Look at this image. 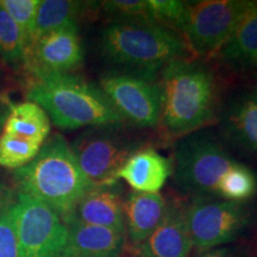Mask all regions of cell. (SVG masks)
Here are the masks:
<instances>
[{
	"mask_svg": "<svg viewBox=\"0 0 257 257\" xmlns=\"http://www.w3.org/2000/svg\"><path fill=\"white\" fill-rule=\"evenodd\" d=\"M83 55L78 25H68L32 42L25 51L23 67L34 80L63 75L78 69L83 63Z\"/></svg>",
	"mask_w": 257,
	"mask_h": 257,
	"instance_id": "cell-11",
	"label": "cell"
},
{
	"mask_svg": "<svg viewBox=\"0 0 257 257\" xmlns=\"http://www.w3.org/2000/svg\"><path fill=\"white\" fill-rule=\"evenodd\" d=\"M41 0H2L0 5L5 9L10 17L23 31L25 37V51L30 46L35 18Z\"/></svg>",
	"mask_w": 257,
	"mask_h": 257,
	"instance_id": "cell-25",
	"label": "cell"
},
{
	"mask_svg": "<svg viewBox=\"0 0 257 257\" xmlns=\"http://www.w3.org/2000/svg\"><path fill=\"white\" fill-rule=\"evenodd\" d=\"M27 98L62 130L125 124L100 88L73 74L34 80Z\"/></svg>",
	"mask_w": 257,
	"mask_h": 257,
	"instance_id": "cell-4",
	"label": "cell"
},
{
	"mask_svg": "<svg viewBox=\"0 0 257 257\" xmlns=\"http://www.w3.org/2000/svg\"><path fill=\"white\" fill-rule=\"evenodd\" d=\"M218 55L232 66L257 64V2L248 3L232 35Z\"/></svg>",
	"mask_w": 257,
	"mask_h": 257,
	"instance_id": "cell-17",
	"label": "cell"
},
{
	"mask_svg": "<svg viewBox=\"0 0 257 257\" xmlns=\"http://www.w3.org/2000/svg\"><path fill=\"white\" fill-rule=\"evenodd\" d=\"M14 216L19 257H60L67 238V225L55 211L17 192Z\"/></svg>",
	"mask_w": 257,
	"mask_h": 257,
	"instance_id": "cell-9",
	"label": "cell"
},
{
	"mask_svg": "<svg viewBox=\"0 0 257 257\" xmlns=\"http://www.w3.org/2000/svg\"><path fill=\"white\" fill-rule=\"evenodd\" d=\"M101 4L113 21H150L148 3L143 0H111Z\"/></svg>",
	"mask_w": 257,
	"mask_h": 257,
	"instance_id": "cell-26",
	"label": "cell"
},
{
	"mask_svg": "<svg viewBox=\"0 0 257 257\" xmlns=\"http://www.w3.org/2000/svg\"><path fill=\"white\" fill-rule=\"evenodd\" d=\"M234 163L217 140L193 133L176 143L173 174L179 188L188 193H217L218 182Z\"/></svg>",
	"mask_w": 257,
	"mask_h": 257,
	"instance_id": "cell-7",
	"label": "cell"
},
{
	"mask_svg": "<svg viewBox=\"0 0 257 257\" xmlns=\"http://www.w3.org/2000/svg\"><path fill=\"white\" fill-rule=\"evenodd\" d=\"M147 3L148 14L153 23L180 35L189 3L180 0H150Z\"/></svg>",
	"mask_w": 257,
	"mask_h": 257,
	"instance_id": "cell-24",
	"label": "cell"
},
{
	"mask_svg": "<svg viewBox=\"0 0 257 257\" xmlns=\"http://www.w3.org/2000/svg\"><path fill=\"white\" fill-rule=\"evenodd\" d=\"M25 37L22 29L0 5V57L14 68L23 67Z\"/></svg>",
	"mask_w": 257,
	"mask_h": 257,
	"instance_id": "cell-22",
	"label": "cell"
},
{
	"mask_svg": "<svg viewBox=\"0 0 257 257\" xmlns=\"http://www.w3.org/2000/svg\"><path fill=\"white\" fill-rule=\"evenodd\" d=\"M69 219L126 233L123 189L119 182L95 186L89 189L64 221Z\"/></svg>",
	"mask_w": 257,
	"mask_h": 257,
	"instance_id": "cell-13",
	"label": "cell"
},
{
	"mask_svg": "<svg viewBox=\"0 0 257 257\" xmlns=\"http://www.w3.org/2000/svg\"><path fill=\"white\" fill-rule=\"evenodd\" d=\"M99 88L125 123L152 127L162 114V89L159 74L117 69L100 78Z\"/></svg>",
	"mask_w": 257,
	"mask_h": 257,
	"instance_id": "cell-5",
	"label": "cell"
},
{
	"mask_svg": "<svg viewBox=\"0 0 257 257\" xmlns=\"http://www.w3.org/2000/svg\"><path fill=\"white\" fill-rule=\"evenodd\" d=\"M256 189L257 180L252 170L237 162L224 173L217 186L218 194L236 202L251 198Z\"/></svg>",
	"mask_w": 257,
	"mask_h": 257,
	"instance_id": "cell-21",
	"label": "cell"
},
{
	"mask_svg": "<svg viewBox=\"0 0 257 257\" xmlns=\"http://www.w3.org/2000/svg\"><path fill=\"white\" fill-rule=\"evenodd\" d=\"M162 195L131 192L124 200L125 231L134 245L140 246L153 233L166 213Z\"/></svg>",
	"mask_w": 257,
	"mask_h": 257,
	"instance_id": "cell-16",
	"label": "cell"
},
{
	"mask_svg": "<svg viewBox=\"0 0 257 257\" xmlns=\"http://www.w3.org/2000/svg\"><path fill=\"white\" fill-rule=\"evenodd\" d=\"M248 3L242 0L189 3L180 35L191 53L199 56L219 54Z\"/></svg>",
	"mask_w": 257,
	"mask_h": 257,
	"instance_id": "cell-8",
	"label": "cell"
},
{
	"mask_svg": "<svg viewBox=\"0 0 257 257\" xmlns=\"http://www.w3.org/2000/svg\"><path fill=\"white\" fill-rule=\"evenodd\" d=\"M43 144L32 142L30 140L0 134V167L17 170L29 165L37 156Z\"/></svg>",
	"mask_w": 257,
	"mask_h": 257,
	"instance_id": "cell-23",
	"label": "cell"
},
{
	"mask_svg": "<svg viewBox=\"0 0 257 257\" xmlns=\"http://www.w3.org/2000/svg\"><path fill=\"white\" fill-rule=\"evenodd\" d=\"M255 93H256V94H257V91H256V92H255Z\"/></svg>",
	"mask_w": 257,
	"mask_h": 257,
	"instance_id": "cell-31",
	"label": "cell"
},
{
	"mask_svg": "<svg viewBox=\"0 0 257 257\" xmlns=\"http://www.w3.org/2000/svg\"><path fill=\"white\" fill-rule=\"evenodd\" d=\"M17 199V193L9 186L0 182V218L15 205Z\"/></svg>",
	"mask_w": 257,
	"mask_h": 257,
	"instance_id": "cell-28",
	"label": "cell"
},
{
	"mask_svg": "<svg viewBox=\"0 0 257 257\" xmlns=\"http://www.w3.org/2000/svg\"><path fill=\"white\" fill-rule=\"evenodd\" d=\"M248 220V211L240 202L198 198L187 206L192 243L204 251L232 240Z\"/></svg>",
	"mask_w": 257,
	"mask_h": 257,
	"instance_id": "cell-10",
	"label": "cell"
},
{
	"mask_svg": "<svg viewBox=\"0 0 257 257\" xmlns=\"http://www.w3.org/2000/svg\"><path fill=\"white\" fill-rule=\"evenodd\" d=\"M193 246L187 221V206L172 200L162 220L138 246L143 257H188Z\"/></svg>",
	"mask_w": 257,
	"mask_h": 257,
	"instance_id": "cell-12",
	"label": "cell"
},
{
	"mask_svg": "<svg viewBox=\"0 0 257 257\" xmlns=\"http://www.w3.org/2000/svg\"><path fill=\"white\" fill-rule=\"evenodd\" d=\"M3 133L43 144L50 134V119L40 105L24 101L10 107Z\"/></svg>",
	"mask_w": 257,
	"mask_h": 257,
	"instance_id": "cell-19",
	"label": "cell"
},
{
	"mask_svg": "<svg viewBox=\"0 0 257 257\" xmlns=\"http://www.w3.org/2000/svg\"><path fill=\"white\" fill-rule=\"evenodd\" d=\"M6 110H8V108H6L3 104H0V131L3 130V126H4L5 119H6V117H8V114H9V112L6 111Z\"/></svg>",
	"mask_w": 257,
	"mask_h": 257,
	"instance_id": "cell-30",
	"label": "cell"
},
{
	"mask_svg": "<svg viewBox=\"0 0 257 257\" xmlns=\"http://www.w3.org/2000/svg\"><path fill=\"white\" fill-rule=\"evenodd\" d=\"M226 136L243 149L257 153V94H244L226 110L223 119Z\"/></svg>",
	"mask_w": 257,
	"mask_h": 257,
	"instance_id": "cell-18",
	"label": "cell"
},
{
	"mask_svg": "<svg viewBox=\"0 0 257 257\" xmlns=\"http://www.w3.org/2000/svg\"><path fill=\"white\" fill-rule=\"evenodd\" d=\"M160 83L167 136L182 138L216 119L218 85L208 67L192 59L173 61L161 70Z\"/></svg>",
	"mask_w": 257,
	"mask_h": 257,
	"instance_id": "cell-1",
	"label": "cell"
},
{
	"mask_svg": "<svg viewBox=\"0 0 257 257\" xmlns=\"http://www.w3.org/2000/svg\"><path fill=\"white\" fill-rule=\"evenodd\" d=\"M198 257H231L229 251L225 249H210L202 251Z\"/></svg>",
	"mask_w": 257,
	"mask_h": 257,
	"instance_id": "cell-29",
	"label": "cell"
},
{
	"mask_svg": "<svg viewBox=\"0 0 257 257\" xmlns=\"http://www.w3.org/2000/svg\"><path fill=\"white\" fill-rule=\"evenodd\" d=\"M89 8H91V3L86 2L41 0L36 18H35L30 46L32 42L47 32L68 27V25H78L79 19L86 14Z\"/></svg>",
	"mask_w": 257,
	"mask_h": 257,
	"instance_id": "cell-20",
	"label": "cell"
},
{
	"mask_svg": "<svg viewBox=\"0 0 257 257\" xmlns=\"http://www.w3.org/2000/svg\"><path fill=\"white\" fill-rule=\"evenodd\" d=\"M100 50L120 69L155 74L192 56L181 35L150 21H112L101 31Z\"/></svg>",
	"mask_w": 257,
	"mask_h": 257,
	"instance_id": "cell-3",
	"label": "cell"
},
{
	"mask_svg": "<svg viewBox=\"0 0 257 257\" xmlns=\"http://www.w3.org/2000/svg\"><path fill=\"white\" fill-rule=\"evenodd\" d=\"M172 174L168 159L152 148H141L121 166L115 179L124 180L134 192L157 194Z\"/></svg>",
	"mask_w": 257,
	"mask_h": 257,
	"instance_id": "cell-15",
	"label": "cell"
},
{
	"mask_svg": "<svg viewBox=\"0 0 257 257\" xmlns=\"http://www.w3.org/2000/svg\"><path fill=\"white\" fill-rule=\"evenodd\" d=\"M18 193L49 206L64 221L83 195L95 186L83 175L72 148L60 135L48 138L37 156L15 170Z\"/></svg>",
	"mask_w": 257,
	"mask_h": 257,
	"instance_id": "cell-2",
	"label": "cell"
},
{
	"mask_svg": "<svg viewBox=\"0 0 257 257\" xmlns=\"http://www.w3.org/2000/svg\"><path fill=\"white\" fill-rule=\"evenodd\" d=\"M67 238L60 257H118L124 248L125 232L69 219Z\"/></svg>",
	"mask_w": 257,
	"mask_h": 257,
	"instance_id": "cell-14",
	"label": "cell"
},
{
	"mask_svg": "<svg viewBox=\"0 0 257 257\" xmlns=\"http://www.w3.org/2000/svg\"><path fill=\"white\" fill-rule=\"evenodd\" d=\"M14 206L0 218V257H19Z\"/></svg>",
	"mask_w": 257,
	"mask_h": 257,
	"instance_id": "cell-27",
	"label": "cell"
},
{
	"mask_svg": "<svg viewBox=\"0 0 257 257\" xmlns=\"http://www.w3.org/2000/svg\"><path fill=\"white\" fill-rule=\"evenodd\" d=\"M123 126L124 124L89 127L70 146L80 169L93 186L117 182L118 170L141 149L140 142L125 133Z\"/></svg>",
	"mask_w": 257,
	"mask_h": 257,
	"instance_id": "cell-6",
	"label": "cell"
}]
</instances>
